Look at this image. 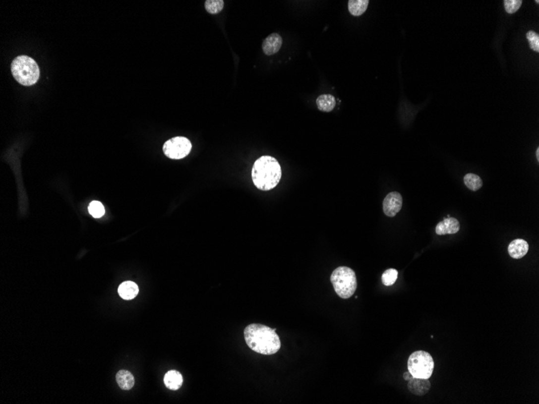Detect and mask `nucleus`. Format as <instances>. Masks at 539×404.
<instances>
[{
    "label": "nucleus",
    "instance_id": "1",
    "mask_svg": "<svg viewBox=\"0 0 539 404\" xmlns=\"http://www.w3.org/2000/svg\"><path fill=\"white\" fill-rule=\"evenodd\" d=\"M244 337L250 349L260 354H275L281 348L276 329L263 324H249L244 330Z\"/></svg>",
    "mask_w": 539,
    "mask_h": 404
},
{
    "label": "nucleus",
    "instance_id": "2",
    "mask_svg": "<svg viewBox=\"0 0 539 404\" xmlns=\"http://www.w3.org/2000/svg\"><path fill=\"white\" fill-rule=\"evenodd\" d=\"M252 180L257 188L270 190L280 183L282 169L276 159L271 156H262L258 158L252 168Z\"/></svg>",
    "mask_w": 539,
    "mask_h": 404
},
{
    "label": "nucleus",
    "instance_id": "3",
    "mask_svg": "<svg viewBox=\"0 0 539 404\" xmlns=\"http://www.w3.org/2000/svg\"><path fill=\"white\" fill-rule=\"evenodd\" d=\"M11 73L15 80L24 86H32L38 81L40 69L37 62L28 56H19L11 63Z\"/></svg>",
    "mask_w": 539,
    "mask_h": 404
},
{
    "label": "nucleus",
    "instance_id": "4",
    "mask_svg": "<svg viewBox=\"0 0 539 404\" xmlns=\"http://www.w3.org/2000/svg\"><path fill=\"white\" fill-rule=\"evenodd\" d=\"M330 281L338 296L344 299L353 296L357 289V278L355 271L347 266H340L332 273Z\"/></svg>",
    "mask_w": 539,
    "mask_h": 404
},
{
    "label": "nucleus",
    "instance_id": "5",
    "mask_svg": "<svg viewBox=\"0 0 539 404\" xmlns=\"http://www.w3.org/2000/svg\"><path fill=\"white\" fill-rule=\"evenodd\" d=\"M408 369L414 378L429 379L433 374L434 361L429 352L416 351L409 357Z\"/></svg>",
    "mask_w": 539,
    "mask_h": 404
},
{
    "label": "nucleus",
    "instance_id": "6",
    "mask_svg": "<svg viewBox=\"0 0 539 404\" xmlns=\"http://www.w3.org/2000/svg\"><path fill=\"white\" fill-rule=\"evenodd\" d=\"M192 145L188 139L176 136L170 139L163 145V153L167 158L175 160L186 158L191 153Z\"/></svg>",
    "mask_w": 539,
    "mask_h": 404
},
{
    "label": "nucleus",
    "instance_id": "7",
    "mask_svg": "<svg viewBox=\"0 0 539 404\" xmlns=\"http://www.w3.org/2000/svg\"><path fill=\"white\" fill-rule=\"evenodd\" d=\"M403 199L399 192H391L383 200V209L384 214L389 217H394L402 208Z\"/></svg>",
    "mask_w": 539,
    "mask_h": 404
},
{
    "label": "nucleus",
    "instance_id": "8",
    "mask_svg": "<svg viewBox=\"0 0 539 404\" xmlns=\"http://www.w3.org/2000/svg\"><path fill=\"white\" fill-rule=\"evenodd\" d=\"M431 383L426 378H413L409 381L408 389L417 396L426 395L430 390Z\"/></svg>",
    "mask_w": 539,
    "mask_h": 404
},
{
    "label": "nucleus",
    "instance_id": "9",
    "mask_svg": "<svg viewBox=\"0 0 539 404\" xmlns=\"http://www.w3.org/2000/svg\"><path fill=\"white\" fill-rule=\"evenodd\" d=\"M460 229V225L457 219L453 218L448 216L447 218L444 219V221L439 222L436 226V233L439 236L446 235V234H455Z\"/></svg>",
    "mask_w": 539,
    "mask_h": 404
},
{
    "label": "nucleus",
    "instance_id": "10",
    "mask_svg": "<svg viewBox=\"0 0 539 404\" xmlns=\"http://www.w3.org/2000/svg\"><path fill=\"white\" fill-rule=\"evenodd\" d=\"M283 45V39L278 33L269 35L262 43V50L266 55H273L280 51Z\"/></svg>",
    "mask_w": 539,
    "mask_h": 404
},
{
    "label": "nucleus",
    "instance_id": "11",
    "mask_svg": "<svg viewBox=\"0 0 539 404\" xmlns=\"http://www.w3.org/2000/svg\"><path fill=\"white\" fill-rule=\"evenodd\" d=\"M528 243L522 239H516L513 240L508 247L509 255L515 259H520L525 257L528 253Z\"/></svg>",
    "mask_w": 539,
    "mask_h": 404
},
{
    "label": "nucleus",
    "instance_id": "12",
    "mask_svg": "<svg viewBox=\"0 0 539 404\" xmlns=\"http://www.w3.org/2000/svg\"><path fill=\"white\" fill-rule=\"evenodd\" d=\"M138 286L132 281L124 282L121 283L118 288L120 296L125 300H131L138 294Z\"/></svg>",
    "mask_w": 539,
    "mask_h": 404
},
{
    "label": "nucleus",
    "instance_id": "13",
    "mask_svg": "<svg viewBox=\"0 0 539 404\" xmlns=\"http://www.w3.org/2000/svg\"><path fill=\"white\" fill-rule=\"evenodd\" d=\"M182 374L177 370H170L167 372L164 377V383L167 388L172 391H177L182 387Z\"/></svg>",
    "mask_w": 539,
    "mask_h": 404
},
{
    "label": "nucleus",
    "instance_id": "14",
    "mask_svg": "<svg viewBox=\"0 0 539 404\" xmlns=\"http://www.w3.org/2000/svg\"><path fill=\"white\" fill-rule=\"evenodd\" d=\"M117 382L119 387L123 391H129L134 387L135 378L131 372L121 370L117 373Z\"/></svg>",
    "mask_w": 539,
    "mask_h": 404
},
{
    "label": "nucleus",
    "instance_id": "15",
    "mask_svg": "<svg viewBox=\"0 0 539 404\" xmlns=\"http://www.w3.org/2000/svg\"><path fill=\"white\" fill-rule=\"evenodd\" d=\"M335 105V98L329 94L320 95L316 100V106L321 112L330 113L331 111L334 110Z\"/></svg>",
    "mask_w": 539,
    "mask_h": 404
},
{
    "label": "nucleus",
    "instance_id": "16",
    "mask_svg": "<svg viewBox=\"0 0 539 404\" xmlns=\"http://www.w3.org/2000/svg\"><path fill=\"white\" fill-rule=\"evenodd\" d=\"M368 4V0H350L348 2L349 11L352 15L359 16L366 11Z\"/></svg>",
    "mask_w": 539,
    "mask_h": 404
},
{
    "label": "nucleus",
    "instance_id": "17",
    "mask_svg": "<svg viewBox=\"0 0 539 404\" xmlns=\"http://www.w3.org/2000/svg\"><path fill=\"white\" fill-rule=\"evenodd\" d=\"M464 183L468 189L473 191H477L483 186V181L480 177L474 173H468L464 178Z\"/></svg>",
    "mask_w": 539,
    "mask_h": 404
},
{
    "label": "nucleus",
    "instance_id": "18",
    "mask_svg": "<svg viewBox=\"0 0 539 404\" xmlns=\"http://www.w3.org/2000/svg\"><path fill=\"white\" fill-rule=\"evenodd\" d=\"M224 5L225 2L222 0H207L204 3L206 11L212 15L221 12L223 10Z\"/></svg>",
    "mask_w": 539,
    "mask_h": 404
},
{
    "label": "nucleus",
    "instance_id": "19",
    "mask_svg": "<svg viewBox=\"0 0 539 404\" xmlns=\"http://www.w3.org/2000/svg\"><path fill=\"white\" fill-rule=\"evenodd\" d=\"M398 278V271L395 269H388L382 275V283L386 287L392 286Z\"/></svg>",
    "mask_w": 539,
    "mask_h": 404
},
{
    "label": "nucleus",
    "instance_id": "20",
    "mask_svg": "<svg viewBox=\"0 0 539 404\" xmlns=\"http://www.w3.org/2000/svg\"><path fill=\"white\" fill-rule=\"evenodd\" d=\"M89 213L95 218H100L105 213L104 205L99 201H92L88 208Z\"/></svg>",
    "mask_w": 539,
    "mask_h": 404
},
{
    "label": "nucleus",
    "instance_id": "21",
    "mask_svg": "<svg viewBox=\"0 0 539 404\" xmlns=\"http://www.w3.org/2000/svg\"><path fill=\"white\" fill-rule=\"evenodd\" d=\"M505 11L509 14L515 13L522 6V0H505Z\"/></svg>",
    "mask_w": 539,
    "mask_h": 404
},
{
    "label": "nucleus",
    "instance_id": "22",
    "mask_svg": "<svg viewBox=\"0 0 539 404\" xmlns=\"http://www.w3.org/2000/svg\"><path fill=\"white\" fill-rule=\"evenodd\" d=\"M526 38L529 41L530 46L535 52H539V36L534 31H529L526 34Z\"/></svg>",
    "mask_w": 539,
    "mask_h": 404
},
{
    "label": "nucleus",
    "instance_id": "23",
    "mask_svg": "<svg viewBox=\"0 0 539 404\" xmlns=\"http://www.w3.org/2000/svg\"><path fill=\"white\" fill-rule=\"evenodd\" d=\"M403 376H404V379H405V380L408 381V382H409L410 379H412V378H414V377H413V375L410 374V371L405 372V374H404V375H403Z\"/></svg>",
    "mask_w": 539,
    "mask_h": 404
},
{
    "label": "nucleus",
    "instance_id": "24",
    "mask_svg": "<svg viewBox=\"0 0 539 404\" xmlns=\"http://www.w3.org/2000/svg\"><path fill=\"white\" fill-rule=\"evenodd\" d=\"M536 157H537L538 161L539 160V148H538L537 151H536Z\"/></svg>",
    "mask_w": 539,
    "mask_h": 404
}]
</instances>
